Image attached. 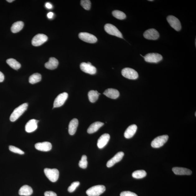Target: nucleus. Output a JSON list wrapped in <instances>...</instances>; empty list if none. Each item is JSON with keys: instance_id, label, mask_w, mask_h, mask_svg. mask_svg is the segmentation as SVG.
<instances>
[{"instance_id": "obj_1", "label": "nucleus", "mask_w": 196, "mask_h": 196, "mask_svg": "<svg viewBox=\"0 0 196 196\" xmlns=\"http://www.w3.org/2000/svg\"><path fill=\"white\" fill-rule=\"evenodd\" d=\"M28 106L27 103H24L15 109L11 115L10 120L12 122L16 121L27 110Z\"/></svg>"}, {"instance_id": "obj_2", "label": "nucleus", "mask_w": 196, "mask_h": 196, "mask_svg": "<svg viewBox=\"0 0 196 196\" xmlns=\"http://www.w3.org/2000/svg\"><path fill=\"white\" fill-rule=\"evenodd\" d=\"M105 190V187L103 185H96L89 189L86 191V193L89 196H99L103 193Z\"/></svg>"}, {"instance_id": "obj_3", "label": "nucleus", "mask_w": 196, "mask_h": 196, "mask_svg": "<svg viewBox=\"0 0 196 196\" xmlns=\"http://www.w3.org/2000/svg\"><path fill=\"white\" fill-rule=\"evenodd\" d=\"M44 172L46 176L52 182H56L58 180L59 175L58 169L45 168Z\"/></svg>"}, {"instance_id": "obj_4", "label": "nucleus", "mask_w": 196, "mask_h": 196, "mask_svg": "<svg viewBox=\"0 0 196 196\" xmlns=\"http://www.w3.org/2000/svg\"><path fill=\"white\" fill-rule=\"evenodd\" d=\"M104 29L108 34L119 38H123V36L120 31L113 25L110 24H106Z\"/></svg>"}, {"instance_id": "obj_5", "label": "nucleus", "mask_w": 196, "mask_h": 196, "mask_svg": "<svg viewBox=\"0 0 196 196\" xmlns=\"http://www.w3.org/2000/svg\"><path fill=\"white\" fill-rule=\"evenodd\" d=\"M169 136L167 135L158 136L155 138L151 143L152 147L153 148H160L165 144L168 139Z\"/></svg>"}, {"instance_id": "obj_6", "label": "nucleus", "mask_w": 196, "mask_h": 196, "mask_svg": "<svg viewBox=\"0 0 196 196\" xmlns=\"http://www.w3.org/2000/svg\"><path fill=\"white\" fill-rule=\"evenodd\" d=\"M122 75L124 77L131 80L137 79L138 77V75L137 72L134 69L126 68L122 70Z\"/></svg>"}, {"instance_id": "obj_7", "label": "nucleus", "mask_w": 196, "mask_h": 196, "mask_svg": "<svg viewBox=\"0 0 196 196\" xmlns=\"http://www.w3.org/2000/svg\"><path fill=\"white\" fill-rule=\"evenodd\" d=\"M146 62L150 63H158L163 59V57L158 53H152L148 54L144 56Z\"/></svg>"}, {"instance_id": "obj_8", "label": "nucleus", "mask_w": 196, "mask_h": 196, "mask_svg": "<svg viewBox=\"0 0 196 196\" xmlns=\"http://www.w3.org/2000/svg\"><path fill=\"white\" fill-rule=\"evenodd\" d=\"M167 20L170 26L176 30L180 31L181 29V25L179 20L173 15H169L167 17Z\"/></svg>"}, {"instance_id": "obj_9", "label": "nucleus", "mask_w": 196, "mask_h": 196, "mask_svg": "<svg viewBox=\"0 0 196 196\" xmlns=\"http://www.w3.org/2000/svg\"><path fill=\"white\" fill-rule=\"evenodd\" d=\"M78 37L81 40L89 43H94L97 41L96 37L88 33L81 32L78 35Z\"/></svg>"}, {"instance_id": "obj_10", "label": "nucleus", "mask_w": 196, "mask_h": 196, "mask_svg": "<svg viewBox=\"0 0 196 196\" xmlns=\"http://www.w3.org/2000/svg\"><path fill=\"white\" fill-rule=\"evenodd\" d=\"M48 40V37L43 34H39L35 36L32 40V44L34 46H39Z\"/></svg>"}, {"instance_id": "obj_11", "label": "nucleus", "mask_w": 196, "mask_h": 196, "mask_svg": "<svg viewBox=\"0 0 196 196\" xmlns=\"http://www.w3.org/2000/svg\"><path fill=\"white\" fill-rule=\"evenodd\" d=\"M143 35L145 39L150 40H157L160 37V34L157 30L154 28L146 30Z\"/></svg>"}, {"instance_id": "obj_12", "label": "nucleus", "mask_w": 196, "mask_h": 196, "mask_svg": "<svg viewBox=\"0 0 196 196\" xmlns=\"http://www.w3.org/2000/svg\"><path fill=\"white\" fill-rule=\"evenodd\" d=\"M68 97V94L64 92L60 94L56 97L54 103V108L59 107L63 105Z\"/></svg>"}, {"instance_id": "obj_13", "label": "nucleus", "mask_w": 196, "mask_h": 196, "mask_svg": "<svg viewBox=\"0 0 196 196\" xmlns=\"http://www.w3.org/2000/svg\"><path fill=\"white\" fill-rule=\"evenodd\" d=\"M81 69L84 72L94 75L96 73L97 69L96 68L91 64H89L87 63L83 62L80 65Z\"/></svg>"}, {"instance_id": "obj_14", "label": "nucleus", "mask_w": 196, "mask_h": 196, "mask_svg": "<svg viewBox=\"0 0 196 196\" xmlns=\"http://www.w3.org/2000/svg\"><path fill=\"white\" fill-rule=\"evenodd\" d=\"M124 155V154L123 152H119L113 156L112 159L109 160L106 166L108 167H111L113 166L115 163L119 162L123 159Z\"/></svg>"}, {"instance_id": "obj_15", "label": "nucleus", "mask_w": 196, "mask_h": 196, "mask_svg": "<svg viewBox=\"0 0 196 196\" xmlns=\"http://www.w3.org/2000/svg\"><path fill=\"white\" fill-rule=\"evenodd\" d=\"M35 147L39 151L48 152L51 150L52 145L51 143L49 142H44L36 143L35 145Z\"/></svg>"}, {"instance_id": "obj_16", "label": "nucleus", "mask_w": 196, "mask_h": 196, "mask_svg": "<svg viewBox=\"0 0 196 196\" xmlns=\"http://www.w3.org/2000/svg\"><path fill=\"white\" fill-rule=\"evenodd\" d=\"M110 138V134L105 133L100 137L97 141V147L99 149L104 148L108 143Z\"/></svg>"}, {"instance_id": "obj_17", "label": "nucleus", "mask_w": 196, "mask_h": 196, "mask_svg": "<svg viewBox=\"0 0 196 196\" xmlns=\"http://www.w3.org/2000/svg\"><path fill=\"white\" fill-rule=\"evenodd\" d=\"M38 120L35 119H32L26 124L25 126V130L28 133H31L35 131L38 128Z\"/></svg>"}, {"instance_id": "obj_18", "label": "nucleus", "mask_w": 196, "mask_h": 196, "mask_svg": "<svg viewBox=\"0 0 196 196\" xmlns=\"http://www.w3.org/2000/svg\"><path fill=\"white\" fill-rule=\"evenodd\" d=\"M172 170L174 174L177 175H190L192 173L190 170L180 167H173Z\"/></svg>"}, {"instance_id": "obj_19", "label": "nucleus", "mask_w": 196, "mask_h": 196, "mask_svg": "<svg viewBox=\"0 0 196 196\" xmlns=\"http://www.w3.org/2000/svg\"><path fill=\"white\" fill-rule=\"evenodd\" d=\"M106 96L112 99H116L119 96V91L116 89L109 88L106 89L103 93Z\"/></svg>"}, {"instance_id": "obj_20", "label": "nucleus", "mask_w": 196, "mask_h": 196, "mask_svg": "<svg viewBox=\"0 0 196 196\" xmlns=\"http://www.w3.org/2000/svg\"><path fill=\"white\" fill-rule=\"evenodd\" d=\"M137 129V126L135 124H133L128 126L124 133V137L127 139L132 138L136 133Z\"/></svg>"}, {"instance_id": "obj_21", "label": "nucleus", "mask_w": 196, "mask_h": 196, "mask_svg": "<svg viewBox=\"0 0 196 196\" xmlns=\"http://www.w3.org/2000/svg\"><path fill=\"white\" fill-rule=\"evenodd\" d=\"M78 124V120L76 119H72L68 126V132L70 135H73L77 130Z\"/></svg>"}, {"instance_id": "obj_22", "label": "nucleus", "mask_w": 196, "mask_h": 196, "mask_svg": "<svg viewBox=\"0 0 196 196\" xmlns=\"http://www.w3.org/2000/svg\"><path fill=\"white\" fill-rule=\"evenodd\" d=\"M33 189L31 187L27 185H24L20 189L19 194L20 195L29 196L32 194Z\"/></svg>"}, {"instance_id": "obj_23", "label": "nucleus", "mask_w": 196, "mask_h": 196, "mask_svg": "<svg viewBox=\"0 0 196 196\" xmlns=\"http://www.w3.org/2000/svg\"><path fill=\"white\" fill-rule=\"evenodd\" d=\"M58 62L56 58L53 57L50 58L49 62L45 64L46 68L50 70H54L57 68Z\"/></svg>"}, {"instance_id": "obj_24", "label": "nucleus", "mask_w": 196, "mask_h": 196, "mask_svg": "<svg viewBox=\"0 0 196 196\" xmlns=\"http://www.w3.org/2000/svg\"><path fill=\"white\" fill-rule=\"evenodd\" d=\"M104 125V123L101 122H96L91 124L87 130V132L89 134H92L97 131L99 128Z\"/></svg>"}, {"instance_id": "obj_25", "label": "nucleus", "mask_w": 196, "mask_h": 196, "mask_svg": "<svg viewBox=\"0 0 196 196\" xmlns=\"http://www.w3.org/2000/svg\"><path fill=\"white\" fill-rule=\"evenodd\" d=\"M24 24L23 21H18L13 24L11 30L13 33H16L20 31L24 27Z\"/></svg>"}, {"instance_id": "obj_26", "label": "nucleus", "mask_w": 196, "mask_h": 196, "mask_svg": "<svg viewBox=\"0 0 196 196\" xmlns=\"http://www.w3.org/2000/svg\"><path fill=\"white\" fill-rule=\"evenodd\" d=\"M100 93L97 91L91 90L88 93V96L89 101L92 103L95 102L99 98Z\"/></svg>"}, {"instance_id": "obj_27", "label": "nucleus", "mask_w": 196, "mask_h": 196, "mask_svg": "<svg viewBox=\"0 0 196 196\" xmlns=\"http://www.w3.org/2000/svg\"><path fill=\"white\" fill-rule=\"evenodd\" d=\"M6 62L10 67L15 70L18 69L21 67L20 63L14 58L8 59L7 60Z\"/></svg>"}, {"instance_id": "obj_28", "label": "nucleus", "mask_w": 196, "mask_h": 196, "mask_svg": "<svg viewBox=\"0 0 196 196\" xmlns=\"http://www.w3.org/2000/svg\"><path fill=\"white\" fill-rule=\"evenodd\" d=\"M41 79V76L40 74L35 73L32 74L29 78V82L31 84H35L40 82Z\"/></svg>"}, {"instance_id": "obj_29", "label": "nucleus", "mask_w": 196, "mask_h": 196, "mask_svg": "<svg viewBox=\"0 0 196 196\" xmlns=\"http://www.w3.org/2000/svg\"><path fill=\"white\" fill-rule=\"evenodd\" d=\"M147 175V172L143 170H138L135 171L132 174L133 177L136 179H141L145 177Z\"/></svg>"}, {"instance_id": "obj_30", "label": "nucleus", "mask_w": 196, "mask_h": 196, "mask_svg": "<svg viewBox=\"0 0 196 196\" xmlns=\"http://www.w3.org/2000/svg\"><path fill=\"white\" fill-rule=\"evenodd\" d=\"M112 15L115 18L119 20H123L125 19L126 17L125 13L119 10L113 11Z\"/></svg>"}, {"instance_id": "obj_31", "label": "nucleus", "mask_w": 196, "mask_h": 196, "mask_svg": "<svg viewBox=\"0 0 196 196\" xmlns=\"http://www.w3.org/2000/svg\"><path fill=\"white\" fill-rule=\"evenodd\" d=\"M88 165V161H87V156L86 155L82 156L81 160L79 162V166L82 169H86Z\"/></svg>"}, {"instance_id": "obj_32", "label": "nucleus", "mask_w": 196, "mask_h": 196, "mask_svg": "<svg viewBox=\"0 0 196 196\" xmlns=\"http://www.w3.org/2000/svg\"><path fill=\"white\" fill-rule=\"evenodd\" d=\"M91 2L89 0H82L81 1V5L85 10H89L91 7Z\"/></svg>"}, {"instance_id": "obj_33", "label": "nucleus", "mask_w": 196, "mask_h": 196, "mask_svg": "<svg viewBox=\"0 0 196 196\" xmlns=\"http://www.w3.org/2000/svg\"><path fill=\"white\" fill-rule=\"evenodd\" d=\"M80 183L79 182L77 181L73 182L71 185L68 189L69 193H72L75 190L77 187L79 186Z\"/></svg>"}, {"instance_id": "obj_34", "label": "nucleus", "mask_w": 196, "mask_h": 196, "mask_svg": "<svg viewBox=\"0 0 196 196\" xmlns=\"http://www.w3.org/2000/svg\"><path fill=\"white\" fill-rule=\"evenodd\" d=\"M9 149L10 151L14 152V153H17L20 154H25V152L22 151V150L19 149L16 147H14V146L10 145L9 147Z\"/></svg>"}, {"instance_id": "obj_35", "label": "nucleus", "mask_w": 196, "mask_h": 196, "mask_svg": "<svg viewBox=\"0 0 196 196\" xmlns=\"http://www.w3.org/2000/svg\"><path fill=\"white\" fill-rule=\"evenodd\" d=\"M120 195V196H138L136 194L129 191L122 192Z\"/></svg>"}, {"instance_id": "obj_36", "label": "nucleus", "mask_w": 196, "mask_h": 196, "mask_svg": "<svg viewBox=\"0 0 196 196\" xmlns=\"http://www.w3.org/2000/svg\"><path fill=\"white\" fill-rule=\"evenodd\" d=\"M45 196H57L56 193L52 191H46L44 193Z\"/></svg>"}, {"instance_id": "obj_37", "label": "nucleus", "mask_w": 196, "mask_h": 196, "mask_svg": "<svg viewBox=\"0 0 196 196\" xmlns=\"http://www.w3.org/2000/svg\"><path fill=\"white\" fill-rule=\"evenodd\" d=\"M4 79V76L3 74L0 71V82L3 81Z\"/></svg>"}, {"instance_id": "obj_38", "label": "nucleus", "mask_w": 196, "mask_h": 196, "mask_svg": "<svg viewBox=\"0 0 196 196\" xmlns=\"http://www.w3.org/2000/svg\"><path fill=\"white\" fill-rule=\"evenodd\" d=\"M45 6L48 9H51L52 7V4L49 3V2H47L45 4Z\"/></svg>"}, {"instance_id": "obj_39", "label": "nucleus", "mask_w": 196, "mask_h": 196, "mask_svg": "<svg viewBox=\"0 0 196 196\" xmlns=\"http://www.w3.org/2000/svg\"><path fill=\"white\" fill-rule=\"evenodd\" d=\"M54 14L53 12H49L47 14V17L49 19H51L54 16Z\"/></svg>"}, {"instance_id": "obj_40", "label": "nucleus", "mask_w": 196, "mask_h": 196, "mask_svg": "<svg viewBox=\"0 0 196 196\" xmlns=\"http://www.w3.org/2000/svg\"><path fill=\"white\" fill-rule=\"evenodd\" d=\"M14 1V0H7V1L8 2H9V3H11V2H12Z\"/></svg>"}, {"instance_id": "obj_41", "label": "nucleus", "mask_w": 196, "mask_h": 196, "mask_svg": "<svg viewBox=\"0 0 196 196\" xmlns=\"http://www.w3.org/2000/svg\"><path fill=\"white\" fill-rule=\"evenodd\" d=\"M87 63H88V64H91V63L90 62H88Z\"/></svg>"}, {"instance_id": "obj_42", "label": "nucleus", "mask_w": 196, "mask_h": 196, "mask_svg": "<svg viewBox=\"0 0 196 196\" xmlns=\"http://www.w3.org/2000/svg\"><path fill=\"white\" fill-rule=\"evenodd\" d=\"M152 1V0H150V1Z\"/></svg>"}]
</instances>
